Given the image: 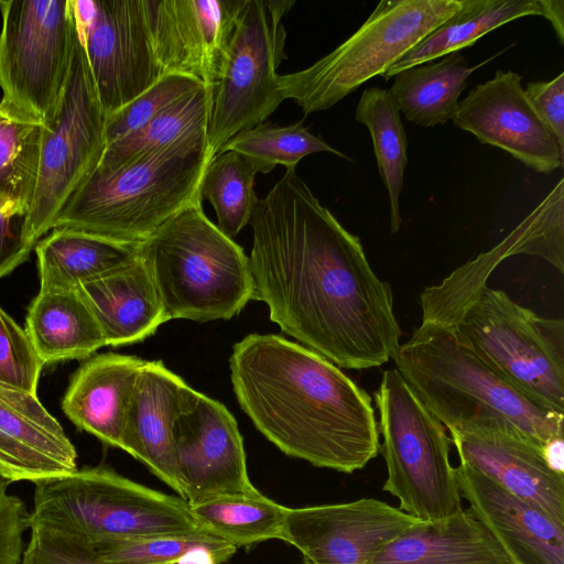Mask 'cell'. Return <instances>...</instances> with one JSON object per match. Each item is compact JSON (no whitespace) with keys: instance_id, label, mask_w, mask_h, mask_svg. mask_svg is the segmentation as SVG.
<instances>
[{"instance_id":"cell-1","label":"cell","mask_w":564,"mask_h":564,"mask_svg":"<svg viewBox=\"0 0 564 564\" xmlns=\"http://www.w3.org/2000/svg\"><path fill=\"white\" fill-rule=\"evenodd\" d=\"M249 224L252 300L267 304L273 323L339 368L393 358L402 333L390 284L296 170L258 200Z\"/></svg>"},{"instance_id":"cell-2","label":"cell","mask_w":564,"mask_h":564,"mask_svg":"<svg viewBox=\"0 0 564 564\" xmlns=\"http://www.w3.org/2000/svg\"><path fill=\"white\" fill-rule=\"evenodd\" d=\"M230 378L257 430L284 454L351 474L379 451L371 397L317 352L278 335L234 345Z\"/></svg>"},{"instance_id":"cell-3","label":"cell","mask_w":564,"mask_h":564,"mask_svg":"<svg viewBox=\"0 0 564 564\" xmlns=\"http://www.w3.org/2000/svg\"><path fill=\"white\" fill-rule=\"evenodd\" d=\"M392 359L448 431L505 422L542 446L564 435V415L533 403L476 355L452 326L422 322Z\"/></svg>"},{"instance_id":"cell-4","label":"cell","mask_w":564,"mask_h":564,"mask_svg":"<svg viewBox=\"0 0 564 564\" xmlns=\"http://www.w3.org/2000/svg\"><path fill=\"white\" fill-rule=\"evenodd\" d=\"M207 137L129 161L95 167L59 213L54 227L139 245L187 205L203 200L210 161Z\"/></svg>"},{"instance_id":"cell-5","label":"cell","mask_w":564,"mask_h":564,"mask_svg":"<svg viewBox=\"0 0 564 564\" xmlns=\"http://www.w3.org/2000/svg\"><path fill=\"white\" fill-rule=\"evenodd\" d=\"M170 319H230L252 300L249 258L196 200L138 246Z\"/></svg>"},{"instance_id":"cell-6","label":"cell","mask_w":564,"mask_h":564,"mask_svg":"<svg viewBox=\"0 0 564 564\" xmlns=\"http://www.w3.org/2000/svg\"><path fill=\"white\" fill-rule=\"evenodd\" d=\"M31 524L90 543L200 531L182 497L151 489L104 466L36 482Z\"/></svg>"},{"instance_id":"cell-7","label":"cell","mask_w":564,"mask_h":564,"mask_svg":"<svg viewBox=\"0 0 564 564\" xmlns=\"http://www.w3.org/2000/svg\"><path fill=\"white\" fill-rule=\"evenodd\" d=\"M470 0H382L364 24L311 66L279 75L281 97L304 115L332 108L362 84L382 76L411 48Z\"/></svg>"},{"instance_id":"cell-8","label":"cell","mask_w":564,"mask_h":564,"mask_svg":"<svg viewBox=\"0 0 564 564\" xmlns=\"http://www.w3.org/2000/svg\"><path fill=\"white\" fill-rule=\"evenodd\" d=\"M375 402L387 466L382 489L399 500L400 510L422 521L464 510L447 430L397 369L383 371Z\"/></svg>"},{"instance_id":"cell-9","label":"cell","mask_w":564,"mask_h":564,"mask_svg":"<svg viewBox=\"0 0 564 564\" xmlns=\"http://www.w3.org/2000/svg\"><path fill=\"white\" fill-rule=\"evenodd\" d=\"M445 325L533 403L564 415L563 319L539 316L485 285Z\"/></svg>"},{"instance_id":"cell-10","label":"cell","mask_w":564,"mask_h":564,"mask_svg":"<svg viewBox=\"0 0 564 564\" xmlns=\"http://www.w3.org/2000/svg\"><path fill=\"white\" fill-rule=\"evenodd\" d=\"M0 111L47 127L78 34L72 0H0Z\"/></svg>"},{"instance_id":"cell-11","label":"cell","mask_w":564,"mask_h":564,"mask_svg":"<svg viewBox=\"0 0 564 564\" xmlns=\"http://www.w3.org/2000/svg\"><path fill=\"white\" fill-rule=\"evenodd\" d=\"M294 0H245L213 86L210 156L237 133L267 121L283 101L278 68L286 58L282 18Z\"/></svg>"},{"instance_id":"cell-12","label":"cell","mask_w":564,"mask_h":564,"mask_svg":"<svg viewBox=\"0 0 564 564\" xmlns=\"http://www.w3.org/2000/svg\"><path fill=\"white\" fill-rule=\"evenodd\" d=\"M105 129L106 115L77 34L66 85L42 134L39 177L28 215L33 243L53 229L68 199L98 165Z\"/></svg>"},{"instance_id":"cell-13","label":"cell","mask_w":564,"mask_h":564,"mask_svg":"<svg viewBox=\"0 0 564 564\" xmlns=\"http://www.w3.org/2000/svg\"><path fill=\"white\" fill-rule=\"evenodd\" d=\"M76 25L106 118L162 76L144 0H72Z\"/></svg>"},{"instance_id":"cell-14","label":"cell","mask_w":564,"mask_h":564,"mask_svg":"<svg viewBox=\"0 0 564 564\" xmlns=\"http://www.w3.org/2000/svg\"><path fill=\"white\" fill-rule=\"evenodd\" d=\"M421 521L372 498L288 508L282 541L300 551L302 564H371L386 545Z\"/></svg>"},{"instance_id":"cell-15","label":"cell","mask_w":564,"mask_h":564,"mask_svg":"<svg viewBox=\"0 0 564 564\" xmlns=\"http://www.w3.org/2000/svg\"><path fill=\"white\" fill-rule=\"evenodd\" d=\"M177 469L189 506L236 495L259 492L246 463L237 421L219 401L198 391L173 429Z\"/></svg>"},{"instance_id":"cell-16","label":"cell","mask_w":564,"mask_h":564,"mask_svg":"<svg viewBox=\"0 0 564 564\" xmlns=\"http://www.w3.org/2000/svg\"><path fill=\"white\" fill-rule=\"evenodd\" d=\"M522 77L498 69L458 102L454 124L479 142L497 147L535 172L562 169L564 147L541 119L521 85Z\"/></svg>"},{"instance_id":"cell-17","label":"cell","mask_w":564,"mask_h":564,"mask_svg":"<svg viewBox=\"0 0 564 564\" xmlns=\"http://www.w3.org/2000/svg\"><path fill=\"white\" fill-rule=\"evenodd\" d=\"M460 464L542 510L564 527V475L553 471L538 444L497 421L451 430Z\"/></svg>"},{"instance_id":"cell-18","label":"cell","mask_w":564,"mask_h":564,"mask_svg":"<svg viewBox=\"0 0 564 564\" xmlns=\"http://www.w3.org/2000/svg\"><path fill=\"white\" fill-rule=\"evenodd\" d=\"M151 43L163 75L213 89L245 0H144Z\"/></svg>"},{"instance_id":"cell-19","label":"cell","mask_w":564,"mask_h":564,"mask_svg":"<svg viewBox=\"0 0 564 564\" xmlns=\"http://www.w3.org/2000/svg\"><path fill=\"white\" fill-rule=\"evenodd\" d=\"M536 256L564 272V180L496 247L453 271L420 299L422 322L446 324L482 286L495 268L516 254Z\"/></svg>"},{"instance_id":"cell-20","label":"cell","mask_w":564,"mask_h":564,"mask_svg":"<svg viewBox=\"0 0 564 564\" xmlns=\"http://www.w3.org/2000/svg\"><path fill=\"white\" fill-rule=\"evenodd\" d=\"M195 392L162 361L144 360L132 391L121 445L183 499L173 429Z\"/></svg>"},{"instance_id":"cell-21","label":"cell","mask_w":564,"mask_h":564,"mask_svg":"<svg viewBox=\"0 0 564 564\" xmlns=\"http://www.w3.org/2000/svg\"><path fill=\"white\" fill-rule=\"evenodd\" d=\"M77 469L74 445L37 395L0 389V477L36 484Z\"/></svg>"},{"instance_id":"cell-22","label":"cell","mask_w":564,"mask_h":564,"mask_svg":"<svg viewBox=\"0 0 564 564\" xmlns=\"http://www.w3.org/2000/svg\"><path fill=\"white\" fill-rule=\"evenodd\" d=\"M462 498L514 564H564V527L542 510L459 464Z\"/></svg>"},{"instance_id":"cell-23","label":"cell","mask_w":564,"mask_h":564,"mask_svg":"<svg viewBox=\"0 0 564 564\" xmlns=\"http://www.w3.org/2000/svg\"><path fill=\"white\" fill-rule=\"evenodd\" d=\"M143 362L135 356L115 352L86 360L64 394L66 416L102 443L121 448L128 408Z\"/></svg>"},{"instance_id":"cell-24","label":"cell","mask_w":564,"mask_h":564,"mask_svg":"<svg viewBox=\"0 0 564 564\" xmlns=\"http://www.w3.org/2000/svg\"><path fill=\"white\" fill-rule=\"evenodd\" d=\"M107 346L135 344L169 321L152 275L139 256L79 285Z\"/></svg>"},{"instance_id":"cell-25","label":"cell","mask_w":564,"mask_h":564,"mask_svg":"<svg viewBox=\"0 0 564 564\" xmlns=\"http://www.w3.org/2000/svg\"><path fill=\"white\" fill-rule=\"evenodd\" d=\"M371 564H514L492 533L468 510L421 521L391 541Z\"/></svg>"},{"instance_id":"cell-26","label":"cell","mask_w":564,"mask_h":564,"mask_svg":"<svg viewBox=\"0 0 564 564\" xmlns=\"http://www.w3.org/2000/svg\"><path fill=\"white\" fill-rule=\"evenodd\" d=\"M538 15L553 26L564 44V2L562 0H470L424 40L404 54L382 75L389 80L397 73L471 46L490 31L519 18Z\"/></svg>"},{"instance_id":"cell-27","label":"cell","mask_w":564,"mask_h":564,"mask_svg":"<svg viewBox=\"0 0 564 564\" xmlns=\"http://www.w3.org/2000/svg\"><path fill=\"white\" fill-rule=\"evenodd\" d=\"M24 330L44 366L84 359L107 346L101 327L78 289L40 290L29 306Z\"/></svg>"},{"instance_id":"cell-28","label":"cell","mask_w":564,"mask_h":564,"mask_svg":"<svg viewBox=\"0 0 564 564\" xmlns=\"http://www.w3.org/2000/svg\"><path fill=\"white\" fill-rule=\"evenodd\" d=\"M138 246L79 229L53 228L35 245L40 290H75L138 254Z\"/></svg>"},{"instance_id":"cell-29","label":"cell","mask_w":564,"mask_h":564,"mask_svg":"<svg viewBox=\"0 0 564 564\" xmlns=\"http://www.w3.org/2000/svg\"><path fill=\"white\" fill-rule=\"evenodd\" d=\"M497 55L469 66L460 52H454L397 73L387 90L410 122L424 128L445 124L457 110L468 77Z\"/></svg>"},{"instance_id":"cell-30","label":"cell","mask_w":564,"mask_h":564,"mask_svg":"<svg viewBox=\"0 0 564 564\" xmlns=\"http://www.w3.org/2000/svg\"><path fill=\"white\" fill-rule=\"evenodd\" d=\"M213 89L202 86L135 132L105 147L97 165L113 170L142 155L207 137Z\"/></svg>"},{"instance_id":"cell-31","label":"cell","mask_w":564,"mask_h":564,"mask_svg":"<svg viewBox=\"0 0 564 564\" xmlns=\"http://www.w3.org/2000/svg\"><path fill=\"white\" fill-rule=\"evenodd\" d=\"M189 512L200 531L238 549L282 540L288 508L259 491L216 497L189 506Z\"/></svg>"},{"instance_id":"cell-32","label":"cell","mask_w":564,"mask_h":564,"mask_svg":"<svg viewBox=\"0 0 564 564\" xmlns=\"http://www.w3.org/2000/svg\"><path fill=\"white\" fill-rule=\"evenodd\" d=\"M355 119L370 133L378 172L388 194L390 230L394 234L402 221L400 195L408 165V141L400 111L387 89L370 87L361 94Z\"/></svg>"},{"instance_id":"cell-33","label":"cell","mask_w":564,"mask_h":564,"mask_svg":"<svg viewBox=\"0 0 564 564\" xmlns=\"http://www.w3.org/2000/svg\"><path fill=\"white\" fill-rule=\"evenodd\" d=\"M91 544L99 558L113 564H224L237 551L203 531Z\"/></svg>"},{"instance_id":"cell-34","label":"cell","mask_w":564,"mask_h":564,"mask_svg":"<svg viewBox=\"0 0 564 564\" xmlns=\"http://www.w3.org/2000/svg\"><path fill=\"white\" fill-rule=\"evenodd\" d=\"M225 151L242 155L257 174L269 173L279 164L286 170H296L302 159L317 152L333 153L351 161L345 153L313 134L302 121L289 126L264 121L234 135L218 153Z\"/></svg>"},{"instance_id":"cell-35","label":"cell","mask_w":564,"mask_h":564,"mask_svg":"<svg viewBox=\"0 0 564 564\" xmlns=\"http://www.w3.org/2000/svg\"><path fill=\"white\" fill-rule=\"evenodd\" d=\"M44 126L0 111V200L28 218L40 170Z\"/></svg>"},{"instance_id":"cell-36","label":"cell","mask_w":564,"mask_h":564,"mask_svg":"<svg viewBox=\"0 0 564 564\" xmlns=\"http://www.w3.org/2000/svg\"><path fill=\"white\" fill-rule=\"evenodd\" d=\"M257 172L239 153L225 151L213 156L206 167L200 197L217 216V227L234 239L249 224L259 200L254 192Z\"/></svg>"},{"instance_id":"cell-37","label":"cell","mask_w":564,"mask_h":564,"mask_svg":"<svg viewBox=\"0 0 564 564\" xmlns=\"http://www.w3.org/2000/svg\"><path fill=\"white\" fill-rule=\"evenodd\" d=\"M205 86L194 78L169 74L128 105L106 118V145L144 127L163 110Z\"/></svg>"},{"instance_id":"cell-38","label":"cell","mask_w":564,"mask_h":564,"mask_svg":"<svg viewBox=\"0 0 564 564\" xmlns=\"http://www.w3.org/2000/svg\"><path fill=\"white\" fill-rule=\"evenodd\" d=\"M43 367L25 330L0 306V389L36 394Z\"/></svg>"},{"instance_id":"cell-39","label":"cell","mask_w":564,"mask_h":564,"mask_svg":"<svg viewBox=\"0 0 564 564\" xmlns=\"http://www.w3.org/2000/svg\"><path fill=\"white\" fill-rule=\"evenodd\" d=\"M30 530L21 564H113L99 558L93 544L80 536L40 524H31Z\"/></svg>"},{"instance_id":"cell-40","label":"cell","mask_w":564,"mask_h":564,"mask_svg":"<svg viewBox=\"0 0 564 564\" xmlns=\"http://www.w3.org/2000/svg\"><path fill=\"white\" fill-rule=\"evenodd\" d=\"M8 485L0 477V564H21L30 512L19 497L8 492Z\"/></svg>"},{"instance_id":"cell-41","label":"cell","mask_w":564,"mask_h":564,"mask_svg":"<svg viewBox=\"0 0 564 564\" xmlns=\"http://www.w3.org/2000/svg\"><path fill=\"white\" fill-rule=\"evenodd\" d=\"M35 248L29 237L28 218L0 200V279L28 260Z\"/></svg>"},{"instance_id":"cell-42","label":"cell","mask_w":564,"mask_h":564,"mask_svg":"<svg viewBox=\"0 0 564 564\" xmlns=\"http://www.w3.org/2000/svg\"><path fill=\"white\" fill-rule=\"evenodd\" d=\"M524 91L534 110L564 147V73L547 82L528 83Z\"/></svg>"},{"instance_id":"cell-43","label":"cell","mask_w":564,"mask_h":564,"mask_svg":"<svg viewBox=\"0 0 564 564\" xmlns=\"http://www.w3.org/2000/svg\"><path fill=\"white\" fill-rule=\"evenodd\" d=\"M543 455L549 467L560 474L564 475V441L563 436L555 437L546 443L543 447Z\"/></svg>"}]
</instances>
